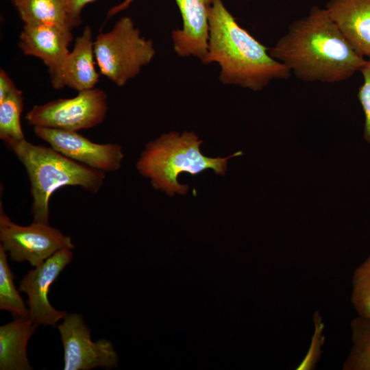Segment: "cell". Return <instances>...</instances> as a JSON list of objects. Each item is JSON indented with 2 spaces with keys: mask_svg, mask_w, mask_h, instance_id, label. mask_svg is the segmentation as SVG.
<instances>
[{
  "mask_svg": "<svg viewBox=\"0 0 370 370\" xmlns=\"http://www.w3.org/2000/svg\"><path fill=\"white\" fill-rule=\"evenodd\" d=\"M175 1L181 14L182 27L171 32L173 50L181 58L193 57L203 63L208 52L212 0Z\"/></svg>",
  "mask_w": 370,
  "mask_h": 370,
  "instance_id": "7c38bea8",
  "label": "cell"
},
{
  "mask_svg": "<svg viewBox=\"0 0 370 370\" xmlns=\"http://www.w3.org/2000/svg\"><path fill=\"white\" fill-rule=\"evenodd\" d=\"M67 7L70 25L72 29L82 23V12L84 8L95 0H64ZM136 0H123L121 3L111 8L107 14L109 18L117 13L124 11L130 8L131 4Z\"/></svg>",
  "mask_w": 370,
  "mask_h": 370,
  "instance_id": "44dd1931",
  "label": "cell"
},
{
  "mask_svg": "<svg viewBox=\"0 0 370 370\" xmlns=\"http://www.w3.org/2000/svg\"><path fill=\"white\" fill-rule=\"evenodd\" d=\"M7 257L8 254L0 245V309L16 317H28V308L15 287L14 275Z\"/></svg>",
  "mask_w": 370,
  "mask_h": 370,
  "instance_id": "d6986e66",
  "label": "cell"
},
{
  "mask_svg": "<svg viewBox=\"0 0 370 370\" xmlns=\"http://www.w3.org/2000/svg\"><path fill=\"white\" fill-rule=\"evenodd\" d=\"M92 31L86 25L76 38L73 50L66 60L62 77L65 86L82 91L95 88L99 75L96 71Z\"/></svg>",
  "mask_w": 370,
  "mask_h": 370,
  "instance_id": "5bb4252c",
  "label": "cell"
},
{
  "mask_svg": "<svg viewBox=\"0 0 370 370\" xmlns=\"http://www.w3.org/2000/svg\"><path fill=\"white\" fill-rule=\"evenodd\" d=\"M329 16L353 49L370 56V0H329Z\"/></svg>",
  "mask_w": 370,
  "mask_h": 370,
  "instance_id": "4fadbf2b",
  "label": "cell"
},
{
  "mask_svg": "<svg viewBox=\"0 0 370 370\" xmlns=\"http://www.w3.org/2000/svg\"><path fill=\"white\" fill-rule=\"evenodd\" d=\"M201 143L202 140L193 132L164 134L147 144L137 162V169L142 175L151 180L156 189H161L170 196L175 193L184 195L188 186L178 182L181 173L195 175L212 169L216 174L223 175L227 160L242 154L238 151L227 158H209L202 154Z\"/></svg>",
  "mask_w": 370,
  "mask_h": 370,
  "instance_id": "277c9868",
  "label": "cell"
},
{
  "mask_svg": "<svg viewBox=\"0 0 370 370\" xmlns=\"http://www.w3.org/2000/svg\"><path fill=\"white\" fill-rule=\"evenodd\" d=\"M96 64L100 73L118 86L138 76L156 55L153 42L142 36L129 16H123L94 40Z\"/></svg>",
  "mask_w": 370,
  "mask_h": 370,
  "instance_id": "5b68a950",
  "label": "cell"
},
{
  "mask_svg": "<svg viewBox=\"0 0 370 370\" xmlns=\"http://www.w3.org/2000/svg\"><path fill=\"white\" fill-rule=\"evenodd\" d=\"M269 50L238 23L223 0H212L208 52L202 64H219L222 84L259 91L274 79H288L290 69Z\"/></svg>",
  "mask_w": 370,
  "mask_h": 370,
  "instance_id": "7a4b0ae2",
  "label": "cell"
},
{
  "mask_svg": "<svg viewBox=\"0 0 370 370\" xmlns=\"http://www.w3.org/2000/svg\"><path fill=\"white\" fill-rule=\"evenodd\" d=\"M5 145L26 169L35 222L48 223L49 199L59 188L77 186L96 193L103 185L105 172L73 160L51 147L34 145L26 139Z\"/></svg>",
  "mask_w": 370,
  "mask_h": 370,
  "instance_id": "3957f363",
  "label": "cell"
},
{
  "mask_svg": "<svg viewBox=\"0 0 370 370\" xmlns=\"http://www.w3.org/2000/svg\"><path fill=\"white\" fill-rule=\"evenodd\" d=\"M246 1H249V0H246Z\"/></svg>",
  "mask_w": 370,
  "mask_h": 370,
  "instance_id": "cb8c5ba5",
  "label": "cell"
},
{
  "mask_svg": "<svg viewBox=\"0 0 370 370\" xmlns=\"http://www.w3.org/2000/svg\"><path fill=\"white\" fill-rule=\"evenodd\" d=\"M71 249L56 252L23 276L19 290L27 295L28 317L38 325L55 326L67 313L54 308L48 299L52 284L73 259Z\"/></svg>",
  "mask_w": 370,
  "mask_h": 370,
  "instance_id": "9c48e42d",
  "label": "cell"
},
{
  "mask_svg": "<svg viewBox=\"0 0 370 370\" xmlns=\"http://www.w3.org/2000/svg\"><path fill=\"white\" fill-rule=\"evenodd\" d=\"M299 80L336 83L360 71L366 60L348 42L325 8L314 6L293 21L269 50Z\"/></svg>",
  "mask_w": 370,
  "mask_h": 370,
  "instance_id": "6da1fadb",
  "label": "cell"
},
{
  "mask_svg": "<svg viewBox=\"0 0 370 370\" xmlns=\"http://www.w3.org/2000/svg\"><path fill=\"white\" fill-rule=\"evenodd\" d=\"M23 95L16 88L0 101V138L5 143L25 139L21 123Z\"/></svg>",
  "mask_w": 370,
  "mask_h": 370,
  "instance_id": "ac0fdd59",
  "label": "cell"
},
{
  "mask_svg": "<svg viewBox=\"0 0 370 370\" xmlns=\"http://www.w3.org/2000/svg\"><path fill=\"white\" fill-rule=\"evenodd\" d=\"M35 135L62 155L103 172L118 170L124 155L116 144H99L77 132L34 127Z\"/></svg>",
  "mask_w": 370,
  "mask_h": 370,
  "instance_id": "30bf717a",
  "label": "cell"
},
{
  "mask_svg": "<svg viewBox=\"0 0 370 370\" xmlns=\"http://www.w3.org/2000/svg\"><path fill=\"white\" fill-rule=\"evenodd\" d=\"M16 87L13 81L3 69L0 71V101H2Z\"/></svg>",
  "mask_w": 370,
  "mask_h": 370,
  "instance_id": "603a6c76",
  "label": "cell"
},
{
  "mask_svg": "<svg viewBox=\"0 0 370 370\" xmlns=\"http://www.w3.org/2000/svg\"><path fill=\"white\" fill-rule=\"evenodd\" d=\"M24 25H53L72 30L64 0H11Z\"/></svg>",
  "mask_w": 370,
  "mask_h": 370,
  "instance_id": "2e32d148",
  "label": "cell"
},
{
  "mask_svg": "<svg viewBox=\"0 0 370 370\" xmlns=\"http://www.w3.org/2000/svg\"><path fill=\"white\" fill-rule=\"evenodd\" d=\"M360 71L363 77V84L359 88L358 98L365 116L364 138L370 143V56Z\"/></svg>",
  "mask_w": 370,
  "mask_h": 370,
  "instance_id": "7402d4cb",
  "label": "cell"
},
{
  "mask_svg": "<svg viewBox=\"0 0 370 370\" xmlns=\"http://www.w3.org/2000/svg\"><path fill=\"white\" fill-rule=\"evenodd\" d=\"M38 325L29 317H16L0 326V369L32 370L27 347Z\"/></svg>",
  "mask_w": 370,
  "mask_h": 370,
  "instance_id": "9a60e30c",
  "label": "cell"
},
{
  "mask_svg": "<svg viewBox=\"0 0 370 370\" xmlns=\"http://www.w3.org/2000/svg\"><path fill=\"white\" fill-rule=\"evenodd\" d=\"M352 347L343 370H370V318L358 316L351 324Z\"/></svg>",
  "mask_w": 370,
  "mask_h": 370,
  "instance_id": "e0dca14e",
  "label": "cell"
},
{
  "mask_svg": "<svg viewBox=\"0 0 370 370\" xmlns=\"http://www.w3.org/2000/svg\"><path fill=\"white\" fill-rule=\"evenodd\" d=\"M351 302L358 315L370 318V256L354 272Z\"/></svg>",
  "mask_w": 370,
  "mask_h": 370,
  "instance_id": "ffe728a7",
  "label": "cell"
},
{
  "mask_svg": "<svg viewBox=\"0 0 370 370\" xmlns=\"http://www.w3.org/2000/svg\"><path fill=\"white\" fill-rule=\"evenodd\" d=\"M106 92L99 88L79 91L72 98L58 99L34 106L25 119L34 127L77 132L101 123L108 112Z\"/></svg>",
  "mask_w": 370,
  "mask_h": 370,
  "instance_id": "8992f818",
  "label": "cell"
},
{
  "mask_svg": "<svg viewBox=\"0 0 370 370\" xmlns=\"http://www.w3.org/2000/svg\"><path fill=\"white\" fill-rule=\"evenodd\" d=\"M64 349V370L112 369L118 365V355L105 338L92 341L90 330L81 314H67L58 325Z\"/></svg>",
  "mask_w": 370,
  "mask_h": 370,
  "instance_id": "ba28073f",
  "label": "cell"
},
{
  "mask_svg": "<svg viewBox=\"0 0 370 370\" xmlns=\"http://www.w3.org/2000/svg\"><path fill=\"white\" fill-rule=\"evenodd\" d=\"M73 40L71 30L53 25H24L19 35L18 47L26 56L41 60L47 66L52 86L63 88L64 66Z\"/></svg>",
  "mask_w": 370,
  "mask_h": 370,
  "instance_id": "8fae6325",
  "label": "cell"
},
{
  "mask_svg": "<svg viewBox=\"0 0 370 370\" xmlns=\"http://www.w3.org/2000/svg\"><path fill=\"white\" fill-rule=\"evenodd\" d=\"M1 246L11 260L27 261L32 267L42 264L59 250L73 249L69 236L51 226L49 223L35 222L23 226L12 222L0 208Z\"/></svg>",
  "mask_w": 370,
  "mask_h": 370,
  "instance_id": "52a82bcc",
  "label": "cell"
}]
</instances>
